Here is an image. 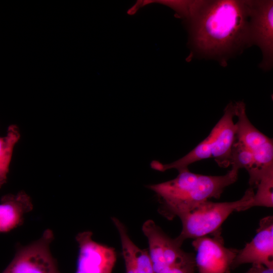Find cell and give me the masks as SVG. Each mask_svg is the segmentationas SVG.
I'll return each mask as SVG.
<instances>
[{
	"instance_id": "3957f363",
	"label": "cell",
	"mask_w": 273,
	"mask_h": 273,
	"mask_svg": "<svg viewBox=\"0 0 273 273\" xmlns=\"http://www.w3.org/2000/svg\"><path fill=\"white\" fill-rule=\"evenodd\" d=\"M235 116L234 104L231 102L225 108L222 116L207 137L189 153L169 164L153 161L151 167L160 171L170 169L179 171L195 162L210 158H214L220 167H229L231 164L232 149L236 140V127L233 120Z\"/></svg>"
},
{
	"instance_id": "7c38bea8",
	"label": "cell",
	"mask_w": 273,
	"mask_h": 273,
	"mask_svg": "<svg viewBox=\"0 0 273 273\" xmlns=\"http://www.w3.org/2000/svg\"><path fill=\"white\" fill-rule=\"evenodd\" d=\"M112 220L120 236L125 273H154L148 251L133 242L125 226L117 218L113 217Z\"/></svg>"
},
{
	"instance_id": "5b68a950",
	"label": "cell",
	"mask_w": 273,
	"mask_h": 273,
	"mask_svg": "<svg viewBox=\"0 0 273 273\" xmlns=\"http://www.w3.org/2000/svg\"><path fill=\"white\" fill-rule=\"evenodd\" d=\"M234 106L235 116L238 118L235 123L236 140L251 153L255 161L257 170L255 188L261 176L273 167V141L251 123L243 101L236 102Z\"/></svg>"
},
{
	"instance_id": "ac0fdd59",
	"label": "cell",
	"mask_w": 273,
	"mask_h": 273,
	"mask_svg": "<svg viewBox=\"0 0 273 273\" xmlns=\"http://www.w3.org/2000/svg\"><path fill=\"white\" fill-rule=\"evenodd\" d=\"M261 266L252 265V267L246 273H259Z\"/></svg>"
},
{
	"instance_id": "7a4b0ae2",
	"label": "cell",
	"mask_w": 273,
	"mask_h": 273,
	"mask_svg": "<svg viewBox=\"0 0 273 273\" xmlns=\"http://www.w3.org/2000/svg\"><path fill=\"white\" fill-rule=\"evenodd\" d=\"M239 171L232 167L224 175L212 176L193 173L186 168L178 171L174 178L148 188L158 198L159 213L171 220L211 198H219L224 189L237 181Z\"/></svg>"
},
{
	"instance_id": "6da1fadb",
	"label": "cell",
	"mask_w": 273,
	"mask_h": 273,
	"mask_svg": "<svg viewBox=\"0 0 273 273\" xmlns=\"http://www.w3.org/2000/svg\"><path fill=\"white\" fill-rule=\"evenodd\" d=\"M250 1L202 0L188 20L193 57L213 59L223 67L251 46L249 37Z\"/></svg>"
},
{
	"instance_id": "4fadbf2b",
	"label": "cell",
	"mask_w": 273,
	"mask_h": 273,
	"mask_svg": "<svg viewBox=\"0 0 273 273\" xmlns=\"http://www.w3.org/2000/svg\"><path fill=\"white\" fill-rule=\"evenodd\" d=\"M33 208L30 196L24 191L3 196L0 203V233H7L21 225L24 215Z\"/></svg>"
},
{
	"instance_id": "8992f818",
	"label": "cell",
	"mask_w": 273,
	"mask_h": 273,
	"mask_svg": "<svg viewBox=\"0 0 273 273\" xmlns=\"http://www.w3.org/2000/svg\"><path fill=\"white\" fill-rule=\"evenodd\" d=\"M54 238L53 231L47 229L37 240L18 247L13 259L2 273H62L50 250Z\"/></svg>"
},
{
	"instance_id": "2e32d148",
	"label": "cell",
	"mask_w": 273,
	"mask_h": 273,
	"mask_svg": "<svg viewBox=\"0 0 273 273\" xmlns=\"http://www.w3.org/2000/svg\"><path fill=\"white\" fill-rule=\"evenodd\" d=\"M195 269L194 255L185 252L179 259L164 269L162 273H195Z\"/></svg>"
},
{
	"instance_id": "9c48e42d",
	"label": "cell",
	"mask_w": 273,
	"mask_h": 273,
	"mask_svg": "<svg viewBox=\"0 0 273 273\" xmlns=\"http://www.w3.org/2000/svg\"><path fill=\"white\" fill-rule=\"evenodd\" d=\"M75 239L79 251L75 273H112L117 260L114 248L94 241L90 231L78 233Z\"/></svg>"
},
{
	"instance_id": "ba28073f",
	"label": "cell",
	"mask_w": 273,
	"mask_h": 273,
	"mask_svg": "<svg viewBox=\"0 0 273 273\" xmlns=\"http://www.w3.org/2000/svg\"><path fill=\"white\" fill-rule=\"evenodd\" d=\"M196 268L198 273H230L238 250L226 247L220 234L194 239Z\"/></svg>"
},
{
	"instance_id": "e0dca14e",
	"label": "cell",
	"mask_w": 273,
	"mask_h": 273,
	"mask_svg": "<svg viewBox=\"0 0 273 273\" xmlns=\"http://www.w3.org/2000/svg\"><path fill=\"white\" fill-rule=\"evenodd\" d=\"M143 1H138V2L130 9H129L127 12V14L130 15H134L138 11L141 5H142Z\"/></svg>"
},
{
	"instance_id": "52a82bcc",
	"label": "cell",
	"mask_w": 273,
	"mask_h": 273,
	"mask_svg": "<svg viewBox=\"0 0 273 273\" xmlns=\"http://www.w3.org/2000/svg\"><path fill=\"white\" fill-rule=\"evenodd\" d=\"M249 37L251 46H257L262 59L259 67L263 71L273 66V1L250 0Z\"/></svg>"
},
{
	"instance_id": "277c9868",
	"label": "cell",
	"mask_w": 273,
	"mask_h": 273,
	"mask_svg": "<svg viewBox=\"0 0 273 273\" xmlns=\"http://www.w3.org/2000/svg\"><path fill=\"white\" fill-rule=\"evenodd\" d=\"M254 194V188L248 189L239 200L233 202H213L205 201L192 210L178 216L182 229L175 238L182 245L188 239L220 234L222 224L234 211H243Z\"/></svg>"
},
{
	"instance_id": "30bf717a",
	"label": "cell",
	"mask_w": 273,
	"mask_h": 273,
	"mask_svg": "<svg viewBox=\"0 0 273 273\" xmlns=\"http://www.w3.org/2000/svg\"><path fill=\"white\" fill-rule=\"evenodd\" d=\"M246 263L273 268V217L262 218L252 240L238 251L232 269Z\"/></svg>"
},
{
	"instance_id": "ffe728a7",
	"label": "cell",
	"mask_w": 273,
	"mask_h": 273,
	"mask_svg": "<svg viewBox=\"0 0 273 273\" xmlns=\"http://www.w3.org/2000/svg\"><path fill=\"white\" fill-rule=\"evenodd\" d=\"M152 1H145L144 2H142V6L146 5L147 4H149L150 3H152Z\"/></svg>"
},
{
	"instance_id": "8fae6325",
	"label": "cell",
	"mask_w": 273,
	"mask_h": 273,
	"mask_svg": "<svg viewBox=\"0 0 273 273\" xmlns=\"http://www.w3.org/2000/svg\"><path fill=\"white\" fill-rule=\"evenodd\" d=\"M142 231L148 240V251L154 273H162L185 252L175 238L166 235L153 220L148 219L144 222Z\"/></svg>"
},
{
	"instance_id": "5bb4252c",
	"label": "cell",
	"mask_w": 273,
	"mask_h": 273,
	"mask_svg": "<svg viewBox=\"0 0 273 273\" xmlns=\"http://www.w3.org/2000/svg\"><path fill=\"white\" fill-rule=\"evenodd\" d=\"M20 138L19 129L15 124L10 125L7 134L0 137V189L7 182L14 148Z\"/></svg>"
},
{
	"instance_id": "9a60e30c",
	"label": "cell",
	"mask_w": 273,
	"mask_h": 273,
	"mask_svg": "<svg viewBox=\"0 0 273 273\" xmlns=\"http://www.w3.org/2000/svg\"><path fill=\"white\" fill-rule=\"evenodd\" d=\"M255 188L256 193L243 211L255 206H273V167L268 169L261 177Z\"/></svg>"
},
{
	"instance_id": "d6986e66",
	"label": "cell",
	"mask_w": 273,
	"mask_h": 273,
	"mask_svg": "<svg viewBox=\"0 0 273 273\" xmlns=\"http://www.w3.org/2000/svg\"><path fill=\"white\" fill-rule=\"evenodd\" d=\"M259 273H273V268H267L262 265Z\"/></svg>"
}]
</instances>
